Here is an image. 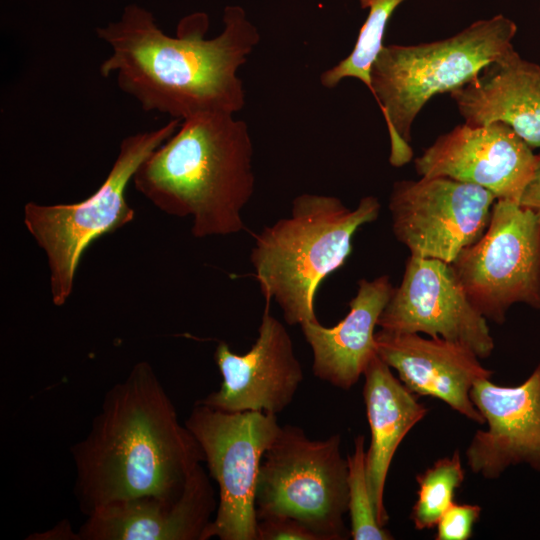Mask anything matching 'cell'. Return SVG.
I'll list each match as a JSON object with an SVG mask.
<instances>
[{
    "mask_svg": "<svg viewBox=\"0 0 540 540\" xmlns=\"http://www.w3.org/2000/svg\"><path fill=\"white\" fill-rule=\"evenodd\" d=\"M417 499L412 507L410 519L416 530L435 528L454 496L465 480L459 450L451 456L436 460L430 467L416 476Z\"/></svg>",
    "mask_w": 540,
    "mask_h": 540,
    "instance_id": "obj_21",
    "label": "cell"
},
{
    "mask_svg": "<svg viewBox=\"0 0 540 540\" xmlns=\"http://www.w3.org/2000/svg\"><path fill=\"white\" fill-rule=\"evenodd\" d=\"M180 123L171 119L159 128L125 137L105 180L86 199L72 204L25 205L24 224L47 257L54 305L62 306L69 299L80 259L90 244L134 219L135 212L126 200L127 186L140 164Z\"/></svg>",
    "mask_w": 540,
    "mask_h": 540,
    "instance_id": "obj_6",
    "label": "cell"
},
{
    "mask_svg": "<svg viewBox=\"0 0 540 540\" xmlns=\"http://www.w3.org/2000/svg\"><path fill=\"white\" fill-rule=\"evenodd\" d=\"M450 96L465 123L502 122L532 149L540 148V65L515 49Z\"/></svg>",
    "mask_w": 540,
    "mask_h": 540,
    "instance_id": "obj_18",
    "label": "cell"
},
{
    "mask_svg": "<svg viewBox=\"0 0 540 540\" xmlns=\"http://www.w3.org/2000/svg\"><path fill=\"white\" fill-rule=\"evenodd\" d=\"M516 33L515 22L499 14L442 40L384 45L371 69L370 92L388 129L392 166L412 159L411 129L426 103L465 86L513 51Z\"/></svg>",
    "mask_w": 540,
    "mask_h": 540,
    "instance_id": "obj_5",
    "label": "cell"
},
{
    "mask_svg": "<svg viewBox=\"0 0 540 540\" xmlns=\"http://www.w3.org/2000/svg\"><path fill=\"white\" fill-rule=\"evenodd\" d=\"M394 287L388 276L361 279L349 312L335 326L319 321L302 323L301 330L313 352L314 375L343 390L351 389L377 355L375 327Z\"/></svg>",
    "mask_w": 540,
    "mask_h": 540,
    "instance_id": "obj_17",
    "label": "cell"
},
{
    "mask_svg": "<svg viewBox=\"0 0 540 540\" xmlns=\"http://www.w3.org/2000/svg\"><path fill=\"white\" fill-rule=\"evenodd\" d=\"M519 204L540 214V152L536 154L533 176L526 186Z\"/></svg>",
    "mask_w": 540,
    "mask_h": 540,
    "instance_id": "obj_25",
    "label": "cell"
},
{
    "mask_svg": "<svg viewBox=\"0 0 540 540\" xmlns=\"http://www.w3.org/2000/svg\"><path fill=\"white\" fill-rule=\"evenodd\" d=\"M451 266L487 320L503 323L515 303L540 309V214L496 199L484 234Z\"/></svg>",
    "mask_w": 540,
    "mask_h": 540,
    "instance_id": "obj_9",
    "label": "cell"
},
{
    "mask_svg": "<svg viewBox=\"0 0 540 540\" xmlns=\"http://www.w3.org/2000/svg\"><path fill=\"white\" fill-rule=\"evenodd\" d=\"M375 345L378 356L415 395L437 398L467 419L485 424L470 391L493 372L469 347L442 337L385 329L375 332Z\"/></svg>",
    "mask_w": 540,
    "mask_h": 540,
    "instance_id": "obj_15",
    "label": "cell"
},
{
    "mask_svg": "<svg viewBox=\"0 0 540 540\" xmlns=\"http://www.w3.org/2000/svg\"><path fill=\"white\" fill-rule=\"evenodd\" d=\"M74 493L88 516L111 502L146 495L177 499L203 450L151 365L135 364L105 394L84 439L71 449Z\"/></svg>",
    "mask_w": 540,
    "mask_h": 540,
    "instance_id": "obj_2",
    "label": "cell"
},
{
    "mask_svg": "<svg viewBox=\"0 0 540 540\" xmlns=\"http://www.w3.org/2000/svg\"><path fill=\"white\" fill-rule=\"evenodd\" d=\"M378 326L458 342L480 359L494 349L487 319L469 300L451 264L433 258L410 255Z\"/></svg>",
    "mask_w": 540,
    "mask_h": 540,
    "instance_id": "obj_11",
    "label": "cell"
},
{
    "mask_svg": "<svg viewBox=\"0 0 540 540\" xmlns=\"http://www.w3.org/2000/svg\"><path fill=\"white\" fill-rule=\"evenodd\" d=\"M214 360L222 376L221 386L197 402L225 412L277 415L290 405L304 379L291 337L267 303L251 349L236 354L221 341Z\"/></svg>",
    "mask_w": 540,
    "mask_h": 540,
    "instance_id": "obj_13",
    "label": "cell"
},
{
    "mask_svg": "<svg viewBox=\"0 0 540 540\" xmlns=\"http://www.w3.org/2000/svg\"><path fill=\"white\" fill-rule=\"evenodd\" d=\"M379 212L375 196L361 198L352 210L335 196L295 197L290 215L258 233L251 250L266 303L275 300L289 325L317 322L314 297L320 283L343 266L355 232L375 221Z\"/></svg>",
    "mask_w": 540,
    "mask_h": 540,
    "instance_id": "obj_4",
    "label": "cell"
},
{
    "mask_svg": "<svg viewBox=\"0 0 540 540\" xmlns=\"http://www.w3.org/2000/svg\"><path fill=\"white\" fill-rule=\"evenodd\" d=\"M363 398L371 441L366 450V474L378 523L385 526L389 516L384 504L387 474L394 454L410 430L428 413L391 368L377 355L364 373Z\"/></svg>",
    "mask_w": 540,
    "mask_h": 540,
    "instance_id": "obj_19",
    "label": "cell"
},
{
    "mask_svg": "<svg viewBox=\"0 0 540 540\" xmlns=\"http://www.w3.org/2000/svg\"><path fill=\"white\" fill-rule=\"evenodd\" d=\"M481 507L476 504L453 502L436 525V540H468L479 520Z\"/></svg>",
    "mask_w": 540,
    "mask_h": 540,
    "instance_id": "obj_23",
    "label": "cell"
},
{
    "mask_svg": "<svg viewBox=\"0 0 540 540\" xmlns=\"http://www.w3.org/2000/svg\"><path fill=\"white\" fill-rule=\"evenodd\" d=\"M184 424L199 442L219 489L217 510L202 540H256L257 478L281 427L276 414L225 412L196 401Z\"/></svg>",
    "mask_w": 540,
    "mask_h": 540,
    "instance_id": "obj_8",
    "label": "cell"
},
{
    "mask_svg": "<svg viewBox=\"0 0 540 540\" xmlns=\"http://www.w3.org/2000/svg\"><path fill=\"white\" fill-rule=\"evenodd\" d=\"M223 23L219 35L207 38L208 16L196 12L181 19L171 36L150 11L129 4L117 21L96 28L111 48L99 72L105 78L115 74L118 87L146 112L181 121L205 113L234 115L245 105L237 71L260 35L240 6H227Z\"/></svg>",
    "mask_w": 540,
    "mask_h": 540,
    "instance_id": "obj_1",
    "label": "cell"
},
{
    "mask_svg": "<svg viewBox=\"0 0 540 540\" xmlns=\"http://www.w3.org/2000/svg\"><path fill=\"white\" fill-rule=\"evenodd\" d=\"M348 490L351 530L354 540H390L393 536L381 526L376 518L367 474L365 438L358 435L354 440V451L347 456Z\"/></svg>",
    "mask_w": 540,
    "mask_h": 540,
    "instance_id": "obj_22",
    "label": "cell"
},
{
    "mask_svg": "<svg viewBox=\"0 0 540 540\" xmlns=\"http://www.w3.org/2000/svg\"><path fill=\"white\" fill-rule=\"evenodd\" d=\"M252 160L246 122L205 113L182 120L132 181L162 212L191 217L195 238L227 236L244 229L242 210L255 190Z\"/></svg>",
    "mask_w": 540,
    "mask_h": 540,
    "instance_id": "obj_3",
    "label": "cell"
},
{
    "mask_svg": "<svg viewBox=\"0 0 540 540\" xmlns=\"http://www.w3.org/2000/svg\"><path fill=\"white\" fill-rule=\"evenodd\" d=\"M256 540H321L299 520L277 516L258 520Z\"/></svg>",
    "mask_w": 540,
    "mask_h": 540,
    "instance_id": "obj_24",
    "label": "cell"
},
{
    "mask_svg": "<svg viewBox=\"0 0 540 540\" xmlns=\"http://www.w3.org/2000/svg\"><path fill=\"white\" fill-rule=\"evenodd\" d=\"M348 504V463L340 434L311 439L298 426H281L260 464L257 520L292 517L321 540H344L351 536L344 522Z\"/></svg>",
    "mask_w": 540,
    "mask_h": 540,
    "instance_id": "obj_7",
    "label": "cell"
},
{
    "mask_svg": "<svg viewBox=\"0 0 540 540\" xmlns=\"http://www.w3.org/2000/svg\"><path fill=\"white\" fill-rule=\"evenodd\" d=\"M218 503L199 465L181 496H140L106 504L87 516L81 540H202Z\"/></svg>",
    "mask_w": 540,
    "mask_h": 540,
    "instance_id": "obj_16",
    "label": "cell"
},
{
    "mask_svg": "<svg viewBox=\"0 0 540 540\" xmlns=\"http://www.w3.org/2000/svg\"><path fill=\"white\" fill-rule=\"evenodd\" d=\"M495 201L489 190L448 177L396 181L392 229L412 256L451 264L484 234Z\"/></svg>",
    "mask_w": 540,
    "mask_h": 540,
    "instance_id": "obj_10",
    "label": "cell"
},
{
    "mask_svg": "<svg viewBox=\"0 0 540 540\" xmlns=\"http://www.w3.org/2000/svg\"><path fill=\"white\" fill-rule=\"evenodd\" d=\"M470 398L487 424L466 449L471 471L490 480L520 463L540 471V364L516 386L480 380Z\"/></svg>",
    "mask_w": 540,
    "mask_h": 540,
    "instance_id": "obj_14",
    "label": "cell"
},
{
    "mask_svg": "<svg viewBox=\"0 0 540 540\" xmlns=\"http://www.w3.org/2000/svg\"><path fill=\"white\" fill-rule=\"evenodd\" d=\"M533 149L508 125L464 122L440 135L414 160L421 177H448L518 202L535 168Z\"/></svg>",
    "mask_w": 540,
    "mask_h": 540,
    "instance_id": "obj_12",
    "label": "cell"
},
{
    "mask_svg": "<svg viewBox=\"0 0 540 540\" xmlns=\"http://www.w3.org/2000/svg\"><path fill=\"white\" fill-rule=\"evenodd\" d=\"M406 0H359L368 15L351 53L320 77L322 86L332 89L345 78L360 80L371 91V69L384 47L387 24L396 8Z\"/></svg>",
    "mask_w": 540,
    "mask_h": 540,
    "instance_id": "obj_20",
    "label": "cell"
}]
</instances>
